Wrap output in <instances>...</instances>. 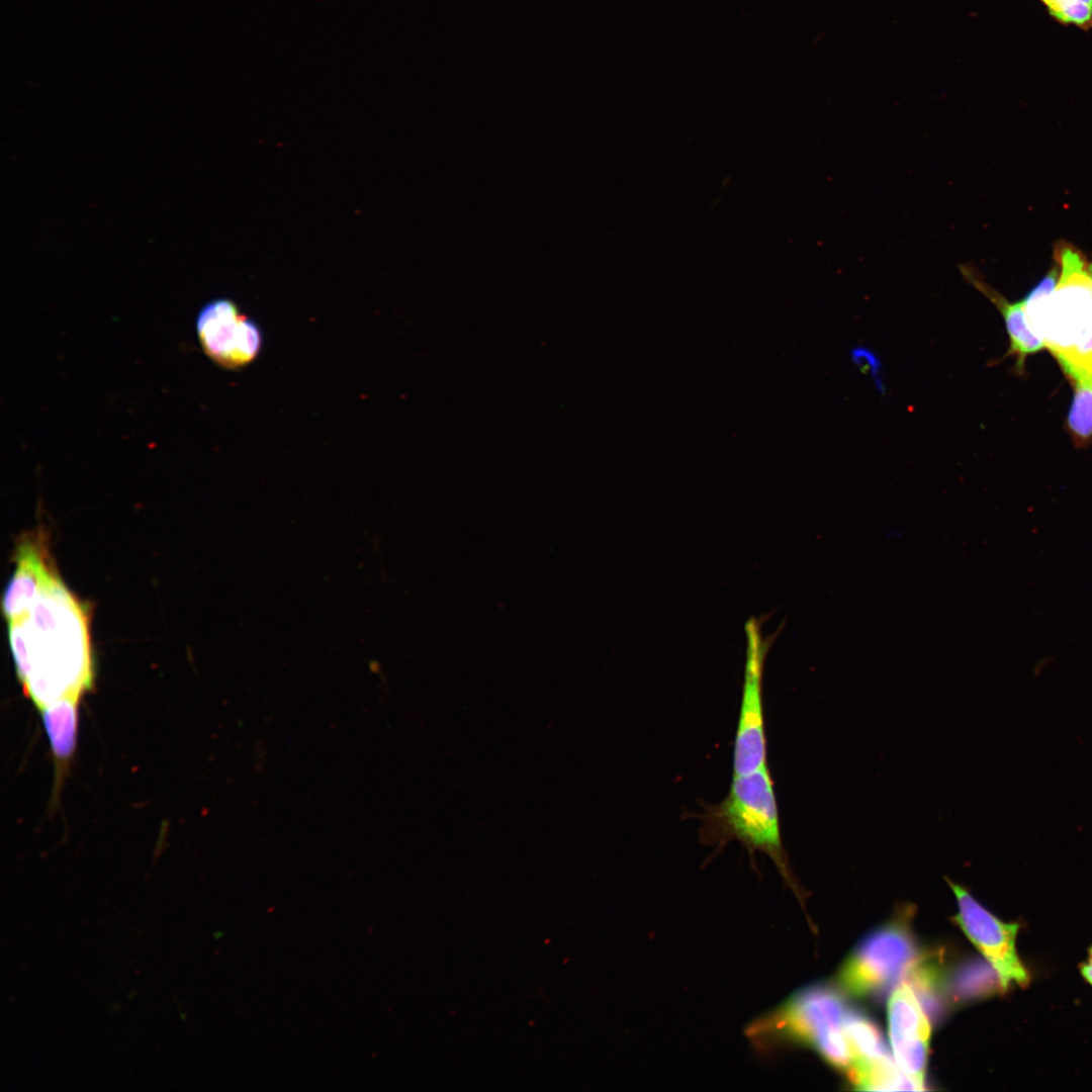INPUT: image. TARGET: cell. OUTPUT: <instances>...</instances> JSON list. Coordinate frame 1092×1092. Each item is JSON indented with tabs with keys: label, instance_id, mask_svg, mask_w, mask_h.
I'll use <instances>...</instances> for the list:
<instances>
[{
	"label": "cell",
	"instance_id": "7c38bea8",
	"mask_svg": "<svg viewBox=\"0 0 1092 1092\" xmlns=\"http://www.w3.org/2000/svg\"><path fill=\"white\" fill-rule=\"evenodd\" d=\"M80 698L65 697L39 710L56 762V786H60V780L75 752Z\"/></svg>",
	"mask_w": 1092,
	"mask_h": 1092
},
{
	"label": "cell",
	"instance_id": "5bb4252c",
	"mask_svg": "<svg viewBox=\"0 0 1092 1092\" xmlns=\"http://www.w3.org/2000/svg\"><path fill=\"white\" fill-rule=\"evenodd\" d=\"M948 995L957 1002L986 998L1003 992L997 973L986 961L970 960L960 965L946 982Z\"/></svg>",
	"mask_w": 1092,
	"mask_h": 1092
},
{
	"label": "cell",
	"instance_id": "9a60e30c",
	"mask_svg": "<svg viewBox=\"0 0 1092 1092\" xmlns=\"http://www.w3.org/2000/svg\"><path fill=\"white\" fill-rule=\"evenodd\" d=\"M1068 414V427L1080 442L1092 437V381H1076Z\"/></svg>",
	"mask_w": 1092,
	"mask_h": 1092
},
{
	"label": "cell",
	"instance_id": "e0dca14e",
	"mask_svg": "<svg viewBox=\"0 0 1092 1092\" xmlns=\"http://www.w3.org/2000/svg\"><path fill=\"white\" fill-rule=\"evenodd\" d=\"M1080 971L1084 979L1092 986V946L1088 951L1087 960L1081 965Z\"/></svg>",
	"mask_w": 1092,
	"mask_h": 1092
},
{
	"label": "cell",
	"instance_id": "7a4b0ae2",
	"mask_svg": "<svg viewBox=\"0 0 1092 1092\" xmlns=\"http://www.w3.org/2000/svg\"><path fill=\"white\" fill-rule=\"evenodd\" d=\"M1022 299L1027 324L1072 382L1092 381V262L1068 244Z\"/></svg>",
	"mask_w": 1092,
	"mask_h": 1092
},
{
	"label": "cell",
	"instance_id": "277c9868",
	"mask_svg": "<svg viewBox=\"0 0 1092 1092\" xmlns=\"http://www.w3.org/2000/svg\"><path fill=\"white\" fill-rule=\"evenodd\" d=\"M702 834L705 841L736 840L751 853L768 855L785 881L796 893L799 891L782 842L778 802L767 764L733 776L726 798L705 815Z\"/></svg>",
	"mask_w": 1092,
	"mask_h": 1092
},
{
	"label": "cell",
	"instance_id": "52a82bcc",
	"mask_svg": "<svg viewBox=\"0 0 1092 1092\" xmlns=\"http://www.w3.org/2000/svg\"><path fill=\"white\" fill-rule=\"evenodd\" d=\"M956 895L959 912L954 917L965 934L998 975L1002 991L1016 984L1026 987L1030 974L1015 946L1018 923H1005L985 909L967 889L945 878Z\"/></svg>",
	"mask_w": 1092,
	"mask_h": 1092
},
{
	"label": "cell",
	"instance_id": "30bf717a",
	"mask_svg": "<svg viewBox=\"0 0 1092 1092\" xmlns=\"http://www.w3.org/2000/svg\"><path fill=\"white\" fill-rule=\"evenodd\" d=\"M15 563V571L2 598V611L8 623L27 616L43 585L57 573L50 563L47 541L40 533L22 537L17 543Z\"/></svg>",
	"mask_w": 1092,
	"mask_h": 1092
},
{
	"label": "cell",
	"instance_id": "4fadbf2b",
	"mask_svg": "<svg viewBox=\"0 0 1092 1092\" xmlns=\"http://www.w3.org/2000/svg\"><path fill=\"white\" fill-rule=\"evenodd\" d=\"M843 1030L852 1057L848 1073L851 1080L871 1066L891 1059L879 1027L863 1013L847 1009Z\"/></svg>",
	"mask_w": 1092,
	"mask_h": 1092
},
{
	"label": "cell",
	"instance_id": "8fae6325",
	"mask_svg": "<svg viewBox=\"0 0 1092 1092\" xmlns=\"http://www.w3.org/2000/svg\"><path fill=\"white\" fill-rule=\"evenodd\" d=\"M965 280L984 294L1000 311L1009 337V354L1015 356L1017 367H1021L1028 355L1044 348V344L1029 328L1023 301L1010 302L996 289L988 285L977 269L970 265L959 267Z\"/></svg>",
	"mask_w": 1092,
	"mask_h": 1092
},
{
	"label": "cell",
	"instance_id": "ba28073f",
	"mask_svg": "<svg viewBox=\"0 0 1092 1092\" xmlns=\"http://www.w3.org/2000/svg\"><path fill=\"white\" fill-rule=\"evenodd\" d=\"M196 333L204 354L224 369L250 365L263 347L260 326L226 297L209 300L201 307Z\"/></svg>",
	"mask_w": 1092,
	"mask_h": 1092
},
{
	"label": "cell",
	"instance_id": "6da1fadb",
	"mask_svg": "<svg viewBox=\"0 0 1092 1092\" xmlns=\"http://www.w3.org/2000/svg\"><path fill=\"white\" fill-rule=\"evenodd\" d=\"M18 622L28 650L23 692L40 710L91 688L93 669L87 614L58 574L41 588Z\"/></svg>",
	"mask_w": 1092,
	"mask_h": 1092
},
{
	"label": "cell",
	"instance_id": "3957f363",
	"mask_svg": "<svg viewBox=\"0 0 1092 1092\" xmlns=\"http://www.w3.org/2000/svg\"><path fill=\"white\" fill-rule=\"evenodd\" d=\"M846 1010L842 996L833 987L818 983L800 989L752 1020L744 1034L761 1056L768 1057L787 1046H805L849 1073L852 1057L843 1030Z\"/></svg>",
	"mask_w": 1092,
	"mask_h": 1092
},
{
	"label": "cell",
	"instance_id": "5b68a950",
	"mask_svg": "<svg viewBox=\"0 0 1092 1092\" xmlns=\"http://www.w3.org/2000/svg\"><path fill=\"white\" fill-rule=\"evenodd\" d=\"M917 960L915 940L904 922L888 923L869 934L842 965L838 983L847 993L882 992Z\"/></svg>",
	"mask_w": 1092,
	"mask_h": 1092
},
{
	"label": "cell",
	"instance_id": "9c48e42d",
	"mask_svg": "<svg viewBox=\"0 0 1092 1092\" xmlns=\"http://www.w3.org/2000/svg\"><path fill=\"white\" fill-rule=\"evenodd\" d=\"M888 1027L897 1066L915 1090H923L930 1024L915 992L906 982L896 988L889 999Z\"/></svg>",
	"mask_w": 1092,
	"mask_h": 1092
},
{
	"label": "cell",
	"instance_id": "8992f818",
	"mask_svg": "<svg viewBox=\"0 0 1092 1092\" xmlns=\"http://www.w3.org/2000/svg\"><path fill=\"white\" fill-rule=\"evenodd\" d=\"M761 625L758 619L750 618L744 626V677L733 749V776L748 774L767 764L762 674L774 639L763 636Z\"/></svg>",
	"mask_w": 1092,
	"mask_h": 1092
},
{
	"label": "cell",
	"instance_id": "2e32d148",
	"mask_svg": "<svg viewBox=\"0 0 1092 1092\" xmlns=\"http://www.w3.org/2000/svg\"><path fill=\"white\" fill-rule=\"evenodd\" d=\"M1048 13L1063 25L1092 29V0H1038Z\"/></svg>",
	"mask_w": 1092,
	"mask_h": 1092
}]
</instances>
